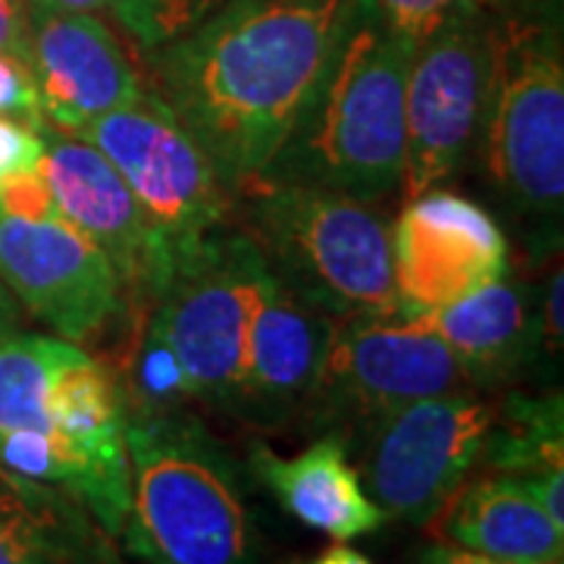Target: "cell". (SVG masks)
<instances>
[{
    "mask_svg": "<svg viewBox=\"0 0 564 564\" xmlns=\"http://www.w3.org/2000/svg\"><path fill=\"white\" fill-rule=\"evenodd\" d=\"M258 263L251 239L226 226L173 267L166 289L144 311L141 326L180 364L185 399L236 408Z\"/></svg>",
    "mask_w": 564,
    "mask_h": 564,
    "instance_id": "obj_7",
    "label": "cell"
},
{
    "mask_svg": "<svg viewBox=\"0 0 564 564\" xmlns=\"http://www.w3.org/2000/svg\"><path fill=\"white\" fill-rule=\"evenodd\" d=\"M32 3V17L41 13H98L110 10L113 0H29Z\"/></svg>",
    "mask_w": 564,
    "mask_h": 564,
    "instance_id": "obj_29",
    "label": "cell"
},
{
    "mask_svg": "<svg viewBox=\"0 0 564 564\" xmlns=\"http://www.w3.org/2000/svg\"><path fill=\"white\" fill-rule=\"evenodd\" d=\"M29 69L44 122L66 135L148 91L135 57L98 13L32 17Z\"/></svg>",
    "mask_w": 564,
    "mask_h": 564,
    "instance_id": "obj_14",
    "label": "cell"
},
{
    "mask_svg": "<svg viewBox=\"0 0 564 564\" xmlns=\"http://www.w3.org/2000/svg\"><path fill=\"white\" fill-rule=\"evenodd\" d=\"M370 3L395 35H402L417 47L436 25H443L455 13H467V10L499 13L527 0H370Z\"/></svg>",
    "mask_w": 564,
    "mask_h": 564,
    "instance_id": "obj_23",
    "label": "cell"
},
{
    "mask_svg": "<svg viewBox=\"0 0 564 564\" xmlns=\"http://www.w3.org/2000/svg\"><path fill=\"white\" fill-rule=\"evenodd\" d=\"M455 358L411 314L329 321L321 370L307 404L326 417L370 423L402 404L462 389Z\"/></svg>",
    "mask_w": 564,
    "mask_h": 564,
    "instance_id": "obj_10",
    "label": "cell"
},
{
    "mask_svg": "<svg viewBox=\"0 0 564 564\" xmlns=\"http://www.w3.org/2000/svg\"><path fill=\"white\" fill-rule=\"evenodd\" d=\"M562 445V395H514L505 404L502 423L496 414L480 462L489 464L496 474L536 477L564 470Z\"/></svg>",
    "mask_w": 564,
    "mask_h": 564,
    "instance_id": "obj_21",
    "label": "cell"
},
{
    "mask_svg": "<svg viewBox=\"0 0 564 564\" xmlns=\"http://www.w3.org/2000/svg\"><path fill=\"white\" fill-rule=\"evenodd\" d=\"M433 524L452 543L486 558L508 564H562L564 527L555 524L524 484L508 474L464 484Z\"/></svg>",
    "mask_w": 564,
    "mask_h": 564,
    "instance_id": "obj_19",
    "label": "cell"
},
{
    "mask_svg": "<svg viewBox=\"0 0 564 564\" xmlns=\"http://www.w3.org/2000/svg\"><path fill=\"white\" fill-rule=\"evenodd\" d=\"M326 339L329 317L295 295L261 258L251 285L242 377L232 411L251 421L276 423L304 408L321 370Z\"/></svg>",
    "mask_w": 564,
    "mask_h": 564,
    "instance_id": "obj_15",
    "label": "cell"
},
{
    "mask_svg": "<svg viewBox=\"0 0 564 564\" xmlns=\"http://www.w3.org/2000/svg\"><path fill=\"white\" fill-rule=\"evenodd\" d=\"M129 521L144 564H258V536L236 464L176 408H126Z\"/></svg>",
    "mask_w": 564,
    "mask_h": 564,
    "instance_id": "obj_3",
    "label": "cell"
},
{
    "mask_svg": "<svg viewBox=\"0 0 564 564\" xmlns=\"http://www.w3.org/2000/svg\"><path fill=\"white\" fill-rule=\"evenodd\" d=\"M392 282L402 311H436L508 276V239L477 202L445 188L408 198L389 226Z\"/></svg>",
    "mask_w": 564,
    "mask_h": 564,
    "instance_id": "obj_13",
    "label": "cell"
},
{
    "mask_svg": "<svg viewBox=\"0 0 564 564\" xmlns=\"http://www.w3.org/2000/svg\"><path fill=\"white\" fill-rule=\"evenodd\" d=\"M414 44L358 0L302 120L261 180L383 202L404 180V85Z\"/></svg>",
    "mask_w": 564,
    "mask_h": 564,
    "instance_id": "obj_2",
    "label": "cell"
},
{
    "mask_svg": "<svg viewBox=\"0 0 564 564\" xmlns=\"http://www.w3.org/2000/svg\"><path fill=\"white\" fill-rule=\"evenodd\" d=\"M492 421V404L455 389L370 423L361 470L386 518L433 524L484 458Z\"/></svg>",
    "mask_w": 564,
    "mask_h": 564,
    "instance_id": "obj_9",
    "label": "cell"
},
{
    "mask_svg": "<svg viewBox=\"0 0 564 564\" xmlns=\"http://www.w3.org/2000/svg\"><path fill=\"white\" fill-rule=\"evenodd\" d=\"M0 207H3L7 214L29 217V220L57 217L54 195H51V185L44 180L41 166L39 170H32V173H22L17 180L0 182Z\"/></svg>",
    "mask_w": 564,
    "mask_h": 564,
    "instance_id": "obj_26",
    "label": "cell"
},
{
    "mask_svg": "<svg viewBox=\"0 0 564 564\" xmlns=\"http://www.w3.org/2000/svg\"><path fill=\"white\" fill-rule=\"evenodd\" d=\"M304 564H373L367 555H361L358 549H351V545H333V549H326L321 552L317 558H311V562Z\"/></svg>",
    "mask_w": 564,
    "mask_h": 564,
    "instance_id": "obj_32",
    "label": "cell"
},
{
    "mask_svg": "<svg viewBox=\"0 0 564 564\" xmlns=\"http://www.w3.org/2000/svg\"><path fill=\"white\" fill-rule=\"evenodd\" d=\"M73 343L13 333L0 343V464L29 480L63 486L51 436V380Z\"/></svg>",
    "mask_w": 564,
    "mask_h": 564,
    "instance_id": "obj_20",
    "label": "cell"
},
{
    "mask_svg": "<svg viewBox=\"0 0 564 564\" xmlns=\"http://www.w3.org/2000/svg\"><path fill=\"white\" fill-rule=\"evenodd\" d=\"M236 214L263 263L329 321L402 311L389 226L367 202L299 182L258 180L236 195Z\"/></svg>",
    "mask_w": 564,
    "mask_h": 564,
    "instance_id": "obj_4",
    "label": "cell"
},
{
    "mask_svg": "<svg viewBox=\"0 0 564 564\" xmlns=\"http://www.w3.org/2000/svg\"><path fill=\"white\" fill-rule=\"evenodd\" d=\"M448 348L464 383L511 380L543 343L540 304L514 280H496L462 302L436 311H404Z\"/></svg>",
    "mask_w": 564,
    "mask_h": 564,
    "instance_id": "obj_16",
    "label": "cell"
},
{
    "mask_svg": "<svg viewBox=\"0 0 564 564\" xmlns=\"http://www.w3.org/2000/svg\"><path fill=\"white\" fill-rule=\"evenodd\" d=\"M17 326H20V311L13 304V295H10L7 282L0 280V343L10 339L17 333Z\"/></svg>",
    "mask_w": 564,
    "mask_h": 564,
    "instance_id": "obj_31",
    "label": "cell"
},
{
    "mask_svg": "<svg viewBox=\"0 0 564 564\" xmlns=\"http://www.w3.org/2000/svg\"><path fill=\"white\" fill-rule=\"evenodd\" d=\"M421 564H508L499 558H486L480 552L470 549H433Z\"/></svg>",
    "mask_w": 564,
    "mask_h": 564,
    "instance_id": "obj_30",
    "label": "cell"
},
{
    "mask_svg": "<svg viewBox=\"0 0 564 564\" xmlns=\"http://www.w3.org/2000/svg\"><path fill=\"white\" fill-rule=\"evenodd\" d=\"M248 458L254 477L304 527L339 543L383 527V508L367 496L361 474L348 462L343 440L323 436L292 458H282L270 445L254 443Z\"/></svg>",
    "mask_w": 564,
    "mask_h": 564,
    "instance_id": "obj_18",
    "label": "cell"
},
{
    "mask_svg": "<svg viewBox=\"0 0 564 564\" xmlns=\"http://www.w3.org/2000/svg\"><path fill=\"white\" fill-rule=\"evenodd\" d=\"M492 182L527 214H562L564 61L558 25L527 3L499 10L486 104Z\"/></svg>",
    "mask_w": 564,
    "mask_h": 564,
    "instance_id": "obj_5",
    "label": "cell"
},
{
    "mask_svg": "<svg viewBox=\"0 0 564 564\" xmlns=\"http://www.w3.org/2000/svg\"><path fill=\"white\" fill-rule=\"evenodd\" d=\"M0 117L20 120L44 132L47 122L41 113V98L29 63L10 54H0Z\"/></svg>",
    "mask_w": 564,
    "mask_h": 564,
    "instance_id": "obj_24",
    "label": "cell"
},
{
    "mask_svg": "<svg viewBox=\"0 0 564 564\" xmlns=\"http://www.w3.org/2000/svg\"><path fill=\"white\" fill-rule=\"evenodd\" d=\"M499 13L448 17L414 47L404 85V198L448 180L484 129Z\"/></svg>",
    "mask_w": 564,
    "mask_h": 564,
    "instance_id": "obj_8",
    "label": "cell"
},
{
    "mask_svg": "<svg viewBox=\"0 0 564 564\" xmlns=\"http://www.w3.org/2000/svg\"><path fill=\"white\" fill-rule=\"evenodd\" d=\"M44 161V135L20 120L0 117V182L39 170Z\"/></svg>",
    "mask_w": 564,
    "mask_h": 564,
    "instance_id": "obj_25",
    "label": "cell"
},
{
    "mask_svg": "<svg viewBox=\"0 0 564 564\" xmlns=\"http://www.w3.org/2000/svg\"><path fill=\"white\" fill-rule=\"evenodd\" d=\"M226 0H113V17L144 54L185 35Z\"/></svg>",
    "mask_w": 564,
    "mask_h": 564,
    "instance_id": "obj_22",
    "label": "cell"
},
{
    "mask_svg": "<svg viewBox=\"0 0 564 564\" xmlns=\"http://www.w3.org/2000/svg\"><path fill=\"white\" fill-rule=\"evenodd\" d=\"M358 0H226L151 51V91L239 195L276 161Z\"/></svg>",
    "mask_w": 564,
    "mask_h": 564,
    "instance_id": "obj_1",
    "label": "cell"
},
{
    "mask_svg": "<svg viewBox=\"0 0 564 564\" xmlns=\"http://www.w3.org/2000/svg\"><path fill=\"white\" fill-rule=\"evenodd\" d=\"M41 173L51 185L54 207L113 263L126 307H151L173 276V254L144 217L117 166L95 144L44 129Z\"/></svg>",
    "mask_w": 564,
    "mask_h": 564,
    "instance_id": "obj_11",
    "label": "cell"
},
{
    "mask_svg": "<svg viewBox=\"0 0 564 564\" xmlns=\"http://www.w3.org/2000/svg\"><path fill=\"white\" fill-rule=\"evenodd\" d=\"M0 54L29 63V20L22 0H0Z\"/></svg>",
    "mask_w": 564,
    "mask_h": 564,
    "instance_id": "obj_27",
    "label": "cell"
},
{
    "mask_svg": "<svg viewBox=\"0 0 564 564\" xmlns=\"http://www.w3.org/2000/svg\"><path fill=\"white\" fill-rule=\"evenodd\" d=\"M0 280L66 343H88L122 317L113 263L73 223L29 220L0 207Z\"/></svg>",
    "mask_w": 564,
    "mask_h": 564,
    "instance_id": "obj_12",
    "label": "cell"
},
{
    "mask_svg": "<svg viewBox=\"0 0 564 564\" xmlns=\"http://www.w3.org/2000/svg\"><path fill=\"white\" fill-rule=\"evenodd\" d=\"M540 333L545 345H562V267H555V273L545 282V295L540 302Z\"/></svg>",
    "mask_w": 564,
    "mask_h": 564,
    "instance_id": "obj_28",
    "label": "cell"
},
{
    "mask_svg": "<svg viewBox=\"0 0 564 564\" xmlns=\"http://www.w3.org/2000/svg\"><path fill=\"white\" fill-rule=\"evenodd\" d=\"M76 139L95 144L117 166L170 248L173 267L226 229L236 214V192L151 88L135 101L85 122Z\"/></svg>",
    "mask_w": 564,
    "mask_h": 564,
    "instance_id": "obj_6",
    "label": "cell"
},
{
    "mask_svg": "<svg viewBox=\"0 0 564 564\" xmlns=\"http://www.w3.org/2000/svg\"><path fill=\"white\" fill-rule=\"evenodd\" d=\"M0 564H129L79 496L0 464Z\"/></svg>",
    "mask_w": 564,
    "mask_h": 564,
    "instance_id": "obj_17",
    "label": "cell"
}]
</instances>
